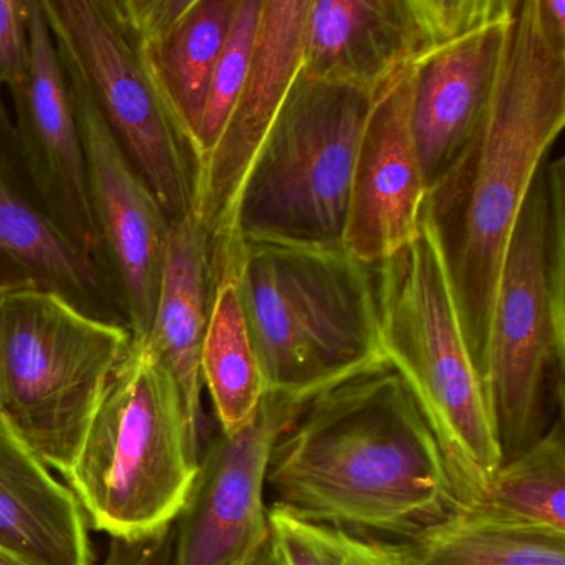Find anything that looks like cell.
Segmentation results:
<instances>
[{"mask_svg": "<svg viewBox=\"0 0 565 565\" xmlns=\"http://www.w3.org/2000/svg\"><path fill=\"white\" fill-rule=\"evenodd\" d=\"M429 51L422 0H312L300 71L379 92Z\"/></svg>", "mask_w": 565, "mask_h": 565, "instance_id": "e0dca14e", "label": "cell"}, {"mask_svg": "<svg viewBox=\"0 0 565 565\" xmlns=\"http://www.w3.org/2000/svg\"><path fill=\"white\" fill-rule=\"evenodd\" d=\"M317 392L266 390L243 428L211 439L201 451L190 499L174 521L173 565H226L267 532L270 455Z\"/></svg>", "mask_w": 565, "mask_h": 565, "instance_id": "30bf717a", "label": "cell"}, {"mask_svg": "<svg viewBox=\"0 0 565 565\" xmlns=\"http://www.w3.org/2000/svg\"><path fill=\"white\" fill-rule=\"evenodd\" d=\"M266 390L310 392L382 359L375 264L243 243L231 270Z\"/></svg>", "mask_w": 565, "mask_h": 565, "instance_id": "5b68a950", "label": "cell"}, {"mask_svg": "<svg viewBox=\"0 0 565 565\" xmlns=\"http://www.w3.org/2000/svg\"><path fill=\"white\" fill-rule=\"evenodd\" d=\"M390 547L396 565H565V537L499 531L462 512Z\"/></svg>", "mask_w": 565, "mask_h": 565, "instance_id": "603a6c76", "label": "cell"}, {"mask_svg": "<svg viewBox=\"0 0 565 565\" xmlns=\"http://www.w3.org/2000/svg\"><path fill=\"white\" fill-rule=\"evenodd\" d=\"M117 2L161 97L196 141L214 68L239 0Z\"/></svg>", "mask_w": 565, "mask_h": 565, "instance_id": "ac0fdd59", "label": "cell"}, {"mask_svg": "<svg viewBox=\"0 0 565 565\" xmlns=\"http://www.w3.org/2000/svg\"><path fill=\"white\" fill-rule=\"evenodd\" d=\"M0 565H28L25 562H22L21 558L12 555L11 552L6 551V548L0 547Z\"/></svg>", "mask_w": 565, "mask_h": 565, "instance_id": "f1b7e54d", "label": "cell"}, {"mask_svg": "<svg viewBox=\"0 0 565 565\" xmlns=\"http://www.w3.org/2000/svg\"><path fill=\"white\" fill-rule=\"evenodd\" d=\"M264 0H239L236 14L227 34L226 44L214 68L213 81L207 92L203 117L198 128L196 143L201 160L211 153L227 117L236 104L237 95L249 74L259 32Z\"/></svg>", "mask_w": 565, "mask_h": 565, "instance_id": "d4e9b609", "label": "cell"}, {"mask_svg": "<svg viewBox=\"0 0 565 565\" xmlns=\"http://www.w3.org/2000/svg\"><path fill=\"white\" fill-rule=\"evenodd\" d=\"M200 443L173 376L131 340L62 478L95 531L140 541L183 511L200 469Z\"/></svg>", "mask_w": 565, "mask_h": 565, "instance_id": "277c9868", "label": "cell"}, {"mask_svg": "<svg viewBox=\"0 0 565 565\" xmlns=\"http://www.w3.org/2000/svg\"><path fill=\"white\" fill-rule=\"evenodd\" d=\"M29 2L0 0V88L24 78L29 64Z\"/></svg>", "mask_w": 565, "mask_h": 565, "instance_id": "484cf974", "label": "cell"}, {"mask_svg": "<svg viewBox=\"0 0 565 565\" xmlns=\"http://www.w3.org/2000/svg\"><path fill=\"white\" fill-rule=\"evenodd\" d=\"M274 565H282L279 561H277L276 554H274Z\"/></svg>", "mask_w": 565, "mask_h": 565, "instance_id": "f546056e", "label": "cell"}, {"mask_svg": "<svg viewBox=\"0 0 565 565\" xmlns=\"http://www.w3.org/2000/svg\"><path fill=\"white\" fill-rule=\"evenodd\" d=\"M174 524L140 541L110 539L102 565H173Z\"/></svg>", "mask_w": 565, "mask_h": 565, "instance_id": "4316f807", "label": "cell"}, {"mask_svg": "<svg viewBox=\"0 0 565 565\" xmlns=\"http://www.w3.org/2000/svg\"><path fill=\"white\" fill-rule=\"evenodd\" d=\"M72 489L0 422V547L28 565H95Z\"/></svg>", "mask_w": 565, "mask_h": 565, "instance_id": "ffe728a7", "label": "cell"}, {"mask_svg": "<svg viewBox=\"0 0 565 565\" xmlns=\"http://www.w3.org/2000/svg\"><path fill=\"white\" fill-rule=\"evenodd\" d=\"M68 78L84 88L171 226L196 216L203 160L161 97L117 0H41Z\"/></svg>", "mask_w": 565, "mask_h": 565, "instance_id": "9c48e42d", "label": "cell"}, {"mask_svg": "<svg viewBox=\"0 0 565 565\" xmlns=\"http://www.w3.org/2000/svg\"><path fill=\"white\" fill-rule=\"evenodd\" d=\"M459 512L499 531L565 537L564 413L534 445L502 462L475 508Z\"/></svg>", "mask_w": 565, "mask_h": 565, "instance_id": "44dd1931", "label": "cell"}, {"mask_svg": "<svg viewBox=\"0 0 565 565\" xmlns=\"http://www.w3.org/2000/svg\"><path fill=\"white\" fill-rule=\"evenodd\" d=\"M274 554L282 565H396L390 544L267 508Z\"/></svg>", "mask_w": 565, "mask_h": 565, "instance_id": "cb8c5ba5", "label": "cell"}, {"mask_svg": "<svg viewBox=\"0 0 565 565\" xmlns=\"http://www.w3.org/2000/svg\"><path fill=\"white\" fill-rule=\"evenodd\" d=\"M380 347L398 370L448 466L459 511L475 508L502 465L488 399L462 337L431 231L375 264Z\"/></svg>", "mask_w": 565, "mask_h": 565, "instance_id": "8992f818", "label": "cell"}, {"mask_svg": "<svg viewBox=\"0 0 565 565\" xmlns=\"http://www.w3.org/2000/svg\"><path fill=\"white\" fill-rule=\"evenodd\" d=\"M68 84L87 160L100 269L131 339L143 340L157 310L171 224L94 102L81 85L71 78Z\"/></svg>", "mask_w": 565, "mask_h": 565, "instance_id": "8fae6325", "label": "cell"}, {"mask_svg": "<svg viewBox=\"0 0 565 565\" xmlns=\"http://www.w3.org/2000/svg\"><path fill=\"white\" fill-rule=\"evenodd\" d=\"M8 92L19 145L35 188L58 226L100 269L84 141L71 84L41 0H31L29 9L28 72Z\"/></svg>", "mask_w": 565, "mask_h": 565, "instance_id": "7c38bea8", "label": "cell"}, {"mask_svg": "<svg viewBox=\"0 0 565 565\" xmlns=\"http://www.w3.org/2000/svg\"><path fill=\"white\" fill-rule=\"evenodd\" d=\"M266 494L267 508L382 544L459 512L438 439L385 356L306 403L274 446Z\"/></svg>", "mask_w": 565, "mask_h": 565, "instance_id": "6da1fadb", "label": "cell"}, {"mask_svg": "<svg viewBox=\"0 0 565 565\" xmlns=\"http://www.w3.org/2000/svg\"><path fill=\"white\" fill-rule=\"evenodd\" d=\"M201 379L224 435L243 428L266 393L233 277L217 284L201 352Z\"/></svg>", "mask_w": 565, "mask_h": 565, "instance_id": "7402d4cb", "label": "cell"}, {"mask_svg": "<svg viewBox=\"0 0 565 565\" xmlns=\"http://www.w3.org/2000/svg\"><path fill=\"white\" fill-rule=\"evenodd\" d=\"M564 125L565 0H511L491 104L423 204L478 375L509 236Z\"/></svg>", "mask_w": 565, "mask_h": 565, "instance_id": "7a4b0ae2", "label": "cell"}, {"mask_svg": "<svg viewBox=\"0 0 565 565\" xmlns=\"http://www.w3.org/2000/svg\"><path fill=\"white\" fill-rule=\"evenodd\" d=\"M511 4V0H509ZM509 8L413 64L412 131L426 193L465 151L491 104Z\"/></svg>", "mask_w": 565, "mask_h": 565, "instance_id": "2e32d148", "label": "cell"}, {"mask_svg": "<svg viewBox=\"0 0 565 565\" xmlns=\"http://www.w3.org/2000/svg\"><path fill=\"white\" fill-rule=\"evenodd\" d=\"M130 343L51 290H0V422L64 476Z\"/></svg>", "mask_w": 565, "mask_h": 565, "instance_id": "ba28073f", "label": "cell"}, {"mask_svg": "<svg viewBox=\"0 0 565 565\" xmlns=\"http://www.w3.org/2000/svg\"><path fill=\"white\" fill-rule=\"evenodd\" d=\"M413 65L390 78L373 100L356 148L343 247L365 264L415 239L426 188L412 131Z\"/></svg>", "mask_w": 565, "mask_h": 565, "instance_id": "5bb4252c", "label": "cell"}, {"mask_svg": "<svg viewBox=\"0 0 565 565\" xmlns=\"http://www.w3.org/2000/svg\"><path fill=\"white\" fill-rule=\"evenodd\" d=\"M217 284L214 247L203 223L191 216L171 226L153 322L143 340H135L143 343L173 376L200 435L203 426L201 352Z\"/></svg>", "mask_w": 565, "mask_h": 565, "instance_id": "d6986e66", "label": "cell"}, {"mask_svg": "<svg viewBox=\"0 0 565 565\" xmlns=\"http://www.w3.org/2000/svg\"><path fill=\"white\" fill-rule=\"evenodd\" d=\"M310 4L312 0H264L249 74L204 158L196 216L211 236L220 269L227 263L241 184L302 68Z\"/></svg>", "mask_w": 565, "mask_h": 565, "instance_id": "4fadbf2b", "label": "cell"}, {"mask_svg": "<svg viewBox=\"0 0 565 565\" xmlns=\"http://www.w3.org/2000/svg\"><path fill=\"white\" fill-rule=\"evenodd\" d=\"M226 565H274V547L269 529Z\"/></svg>", "mask_w": 565, "mask_h": 565, "instance_id": "83f0119b", "label": "cell"}, {"mask_svg": "<svg viewBox=\"0 0 565 565\" xmlns=\"http://www.w3.org/2000/svg\"><path fill=\"white\" fill-rule=\"evenodd\" d=\"M22 287L51 290L87 316L125 326L104 274L35 188L0 88V290Z\"/></svg>", "mask_w": 565, "mask_h": 565, "instance_id": "9a60e30c", "label": "cell"}, {"mask_svg": "<svg viewBox=\"0 0 565 565\" xmlns=\"http://www.w3.org/2000/svg\"><path fill=\"white\" fill-rule=\"evenodd\" d=\"M375 95L300 71L241 184L224 273L243 243L343 247L356 148Z\"/></svg>", "mask_w": 565, "mask_h": 565, "instance_id": "52a82bcc", "label": "cell"}, {"mask_svg": "<svg viewBox=\"0 0 565 565\" xmlns=\"http://www.w3.org/2000/svg\"><path fill=\"white\" fill-rule=\"evenodd\" d=\"M502 462L564 413L565 160L548 153L519 210L499 270L479 369Z\"/></svg>", "mask_w": 565, "mask_h": 565, "instance_id": "3957f363", "label": "cell"}]
</instances>
